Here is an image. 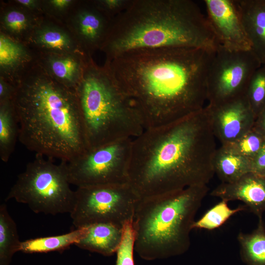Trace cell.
I'll list each match as a JSON object with an SVG mask.
<instances>
[{
  "label": "cell",
  "mask_w": 265,
  "mask_h": 265,
  "mask_svg": "<svg viewBox=\"0 0 265 265\" xmlns=\"http://www.w3.org/2000/svg\"><path fill=\"white\" fill-rule=\"evenodd\" d=\"M216 50L135 49L111 59L108 66L120 88L140 112L147 129L170 123L204 107L209 70Z\"/></svg>",
  "instance_id": "6da1fadb"
},
{
  "label": "cell",
  "mask_w": 265,
  "mask_h": 265,
  "mask_svg": "<svg viewBox=\"0 0 265 265\" xmlns=\"http://www.w3.org/2000/svg\"><path fill=\"white\" fill-rule=\"evenodd\" d=\"M208 106L132 139L129 184L140 199L209 183L217 150Z\"/></svg>",
  "instance_id": "7a4b0ae2"
},
{
  "label": "cell",
  "mask_w": 265,
  "mask_h": 265,
  "mask_svg": "<svg viewBox=\"0 0 265 265\" xmlns=\"http://www.w3.org/2000/svg\"><path fill=\"white\" fill-rule=\"evenodd\" d=\"M12 101L19 140L36 155L68 162L88 150L75 90L39 77L21 84Z\"/></svg>",
  "instance_id": "3957f363"
},
{
  "label": "cell",
  "mask_w": 265,
  "mask_h": 265,
  "mask_svg": "<svg viewBox=\"0 0 265 265\" xmlns=\"http://www.w3.org/2000/svg\"><path fill=\"white\" fill-rule=\"evenodd\" d=\"M219 46L199 7L190 0H132L112 21L104 47L110 59L139 49Z\"/></svg>",
  "instance_id": "277c9868"
},
{
  "label": "cell",
  "mask_w": 265,
  "mask_h": 265,
  "mask_svg": "<svg viewBox=\"0 0 265 265\" xmlns=\"http://www.w3.org/2000/svg\"><path fill=\"white\" fill-rule=\"evenodd\" d=\"M209 191L207 185L139 199L132 221L134 249L143 260L186 253L196 214Z\"/></svg>",
  "instance_id": "5b68a950"
},
{
  "label": "cell",
  "mask_w": 265,
  "mask_h": 265,
  "mask_svg": "<svg viewBox=\"0 0 265 265\" xmlns=\"http://www.w3.org/2000/svg\"><path fill=\"white\" fill-rule=\"evenodd\" d=\"M88 149L134 138L146 129L143 117L108 65L91 67L76 88Z\"/></svg>",
  "instance_id": "8992f818"
},
{
  "label": "cell",
  "mask_w": 265,
  "mask_h": 265,
  "mask_svg": "<svg viewBox=\"0 0 265 265\" xmlns=\"http://www.w3.org/2000/svg\"><path fill=\"white\" fill-rule=\"evenodd\" d=\"M70 185L66 161L57 164L36 155L18 175L5 200L26 204L36 213H70L75 200Z\"/></svg>",
  "instance_id": "52a82bcc"
},
{
  "label": "cell",
  "mask_w": 265,
  "mask_h": 265,
  "mask_svg": "<svg viewBox=\"0 0 265 265\" xmlns=\"http://www.w3.org/2000/svg\"><path fill=\"white\" fill-rule=\"evenodd\" d=\"M70 213L76 229L96 223L120 228L132 222L139 197L128 184L77 187Z\"/></svg>",
  "instance_id": "ba28073f"
},
{
  "label": "cell",
  "mask_w": 265,
  "mask_h": 265,
  "mask_svg": "<svg viewBox=\"0 0 265 265\" xmlns=\"http://www.w3.org/2000/svg\"><path fill=\"white\" fill-rule=\"evenodd\" d=\"M132 138L89 149L66 162L68 180L77 187L129 184Z\"/></svg>",
  "instance_id": "9c48e42d"
},
{
  "label": "cell",
  "mask_w": 265,
  "mask_h": 265,
  "mask_svg": "<svg viewBox=\"0 0 265 265\" xmlns=\"http://www.w3.org/2000/svg\"><path fill=\"white\" fill-rule=\"evenodd\" d=\"M262 64L250 50L231 51L219 46L207 78V100L216 106L246 94L250 80Z\"/></svg>",
  "instance_id": "30bf717a"
},
{
  "label": "cell",
  "mask_w": 265,
  "mask_h": 265,
  "mask_svg": "<svg viewBox=\"0 0 265 265\" xmlns=\"http://www.w3.org/2000/svg\"><path fill=\"white\" fill-rule=\"evenodd\" d=\"M207 19L220 46L231 51L250 50L236 0H205Z\"/></svg>",
  "instance_id": "8fae6325"
},
{
  "label": "cell",
  "mask_w": 265,
  "mask_h": 265,
  "mask_svg": "<svg viewBox=\"0 0 265 265\" xmlns=\"http://www.w3.org/2000/svg\"><path fill=\"white\" fill-rule=\"evenodd\" d=\"M209 108L214 135L222 144L239 138L252 128L256 116L246 94Z\"/></svg>",
  "instance_id": "7c38bea8"
},
{
  "label": "cell",
  "mask_w": 265,
  "mask_h": 265,
  "mask_svg": "<svg viewBox=\"0 0 265 265\" xmlns=\"http://www.w3.org/2000/svg\"><path fill=\"white\" fill-rule=\"evenodd\" d=\"M210 195L228 202L241 201L258 218L262 217L265 212V177L249 172L233 183H221Z\"/></svg>",
  "instance_id": "4fadbf2b"
},
{
  "label": "cell",
  "mask_w": 265,
  "mask_h": 265,
  "mask_svg": "<svg viewBox=\"0 0 265 265\" xmlns=\"http://www.w3.org/2000/svg\"><path fill=\"white\" fill-rule=\"evenodd\" d=\"M250 50L265 65V0H236Z\"/></svg>",
  "instance_id": "5bb4252c"
},
{
  "label": "cell",
  "mask_w": 265,
  "mask_h": 265,
  "mask_svg": "<svg viewBox=\"0 0 265 265\" xmlns=\"http://www.w3.org/2000/svg\"><path fill=\"white\" fill-rule=\"evenodd\" d=\"M83 227L84 233L75 245L104 256L116 253L122 240L123 228L105 223H96Z\"/></svg>",
  "instance_id": "9a60e30c"
},
{
  "label": "cell",
  "mask_w": 265,
  "mask_h": 265,
  "mask_svg": "<svg viewBox=\"0 0 265 265\" xmlns=\"http://www.w3.org/2000/svg\"><path fill=\"white\" fill-rule=\"evenodd\" d=\"M213 168L214 173L221 183H233L252 172V160L229 151L221 146L216 151Z\"/></svg>",
  "instance_id": "2e32d148"
},
{
  "label": "cell",
  "mask_w": 265,
  "mask_h": 265,
  "mask_svg": "<svg viewBox=\"0 0 265 265\" xmlns=\"http://www.w3.org/2000/svg\"><path fill=\"white\" fill-rule=\"evenodd\" d=\"M12 101L2 102L0 108V157L5 162L9 160L19 139V122Z\"/></svg>",
  "instance_id": "e0dca14e"
},
{
  "label": "cell",
  "mask_w": 265,
  "mask_h": 265,
  "mask_svg": "<svg viewBox=\"0 0 265 265\" xmlns=\"http://www.w3.org/2000/svg\"><path fill=\"white\" fill-rule=\"evenodd\" d=\"M237 239L241 260L246 265H265V226L262 217L259 218L253 231L239 232Z\"/></svg>",
  "instance_id": "ac0fdd59"
},
{
  "label": "cell",
  "mask_w": 265,
  "mask_h": 265,
  "mask_svg": "<svg viewBox=\"0 0 265 265\" xmlns=\"http://www.w3.org/2000/svg\"><path fill=\"white\" fill-rule=\"evenodd\" d=\"M84 227L77 228L63 235L40 237L21 241L19 251L25 253H44L59 251L75 244L82 237Z\"/></svg>",
  "instance_id": "d6986e66"
},
{
  "label": "cell",
  "mask_w": 265,
  "mask_h": 265,
  "mask_svg": "<svg viewBox=\"0 0 265 265\" xmlns=\"http://www.w3.org/2000/svg\"><path fill=\"white\" fill-rule=\"evenodd\" d=\"M19 240L16 223L5 204L0 206V265H9L14 253L19 251Z\"/></svg>",
  "instance_id": "ffe728a7"
},
{
  "label": "cell",
  "mask_w": 265,
  "mask_h": 265,
  "mask_svg": "<svg viewBox=\"0 0 265 265\" xmlns=\"http://www.w3.org/2000/svg\"><path fill=\"white\" fill-rule=\"evenodd\" d=\"M109 23L101 11L85 9L79 16V30L86 42L94 46L100 42L104 36H108L112 24L108 25Z\"/></svg>",
  "instance_id": "44dd1931"
},
{
  "label": "cell",
  "mask_w": 265,
  "mask_h": 265,
  "mask_svg": "<svg viewBox=\"0 0 265 265\" xmlns=\"http://www.w3.org/2000/svg\"><path fill=\"white\" fill-rule=\"evenodd\" d=\"M245 210L246 208L244 205L231 209L228 206L227 201L221 200L208 210L199 219L195 221L193 229H215L223 225L235 214Z\"/></svg>",
  "instance_id": "7402d4cb"
},
{
  "label": "cell",
  "mask_w": 265,
  "mask_h": 265,
  "mask_svg": "<svg viewBox=\"0 0 265 265\" xmlns=\"http://www.w3.org/2000/svg\"><path fill=\"white\" fill-rule=\"evenodd\" d=\"M265 143V137L253 127L238 139L221 146L252 160Z\"/></svg>",
  "instance_id": "603a6c76"
},
{
  "label": "cell",
  "mask_w": 265,
  "mask_h": 265,
  "mask_svg": "<svg viewBox=\"0 0 265 265\" xmlns=\"http://www.w3.org/2000/svg\"><path fill=\"white\" fill-rule=\"evenodd\" d=\"M246 96L256 118L265 107V65H262L253 74Z\"/></svg>",
  "instance_id": "cb8c5ba5"
},
{
  "label": "cell",
  "mask_w": 265,
  "mask_h": 265,
  "mask_svg": "<svg viewBox=\"0 0 265 265\" xmlns=\"http://www.w3.org/2000/svg\"><path fill=\"white\" fill-rule=\"evenodd\" d=\"M134 234L132 222H130L123 227L122 240L116 253L115 265H134Z\"/></svg>",
  "instance_id": "d4e9b609"
},
{
  "label": "cell",
  "mask_w": 265,
  "mask_h": 265,
  "mask_svg": "<svg viewBox=\"0 0 265 265\" xmlns=\"http://www.w3.org/2000/svg\"><path fill=\"white\" fill-rule=\"evenodd\" d=\"M51 66L57 78L70 83L74 82L79 71L78 63L73 59L68 57L53 60Z\"/></svg>",
  "instance_id": "484cf974"
},
{
  "label": "cell",
  "mask_w": 265,
  "mask_h": 265,
  "mask_svg": "<svg viewBox=\"0 0 265 265\" xmlns=\"http://www.w3.org/2000/svg\"><path fill=\"white\" fill-rule=\"evenodd\" d=\"M39 40L45 46L55 50H63L70 45L68 37L63 33L55 30L43 31L39 37Z\"/></svg>",
  "instance_id": "4316f807"
},
{
  "label": "cell",
  "mask_w": 265,
  "mask_h": 265,
  "mask_svg": "<svg viewBox=\"0 0 265 265\" xmlns=\"http://www.w3.org/2000/svg\"><path fill=\"white\" fill-rule=\"evenodd\" d=\"M21 53L20 47L7 38L0 37V64L7 66L14 63Z\"/></svg>",
  "instance_id": "83f0119b"
},
{
  "label": "cell",
  "mask_w": 265,
  "mask_h": 265,
  "mask_svg": "<svg viewBox=\"0 0 265 265\" xmlns=\"http://www.w3.org/2000/svg\"><path fill=\"white\" fill-rule=\"evenodd\" d=\"M132 0H103L98 2L99 10L106 13L107 16L115 18L123 13L130 5Z\"/></svg>",
  "instance_id": "f1b7e54d"
},
{
  "label": "cell",
  "mask_w": 265,
  "mask_h": 265,
  "mask_svg": "<svg viewBox=\"0 0 265 265\" xmlns=\"http://www.w3.org/2000/svg\"><path fill=\"white\" fill-rule=\"evenodd\" d=\"M4 22L8 28L17 32L25 28L27 20L23 13L13 10L7 13L4 18Z\"/></svg>",
  "instance_id": "f546056e"
},
{
  "label": "cell",
  "mask_w": 265,
  "mask_h": 265,
  "mask_svg": "<svg viewBox=\"0 0 265 265\" xmlns=\"http://www.w3.org/2000/svg\"><path fill=\"white\" fill-rule=\"evenodd\" d=\"M252 172L265 177V143L252 160Z\"/></svg>",
  "instance_id": "4dcf8cb0"
},
{
  "label": "cell",
  "mask_w": 265,
  "mask_h": 265,
  "mask_svg": "<svg viewBox=\"0 0 265 265\" xmlns=\"http://www.w3.org/2000/svg\"><path fill=\"white\" fill-rule=\"evenodd\" d=\"M253 127L265 137V107L257 116Z\"/></svg>",
  "instance_id": "1f68e13d"
},
{
  "label": "cell",
  "mask_w": 265,
  "mask_h": 265,
  "mask_svg": "<svg viewBox=\"0 0 265 265\" xmlns=\"http://www.w3.org/2000/svg\"><path fill=\"white\" fill-rule=\"evenodd\" d=\"M71 1L70 0H53L51 1V3L54 7L63 8L68 6Z\"/></svg>",
  "instance_id": "d6a6232c"
},
{
  "label": "cell",
  "mask_w": 265,
  "mask_h": 265,
  "mask_svg": "<svg viewBox=\"0 0 265 265\" xmlns=\"http://www.w3.org/2000/svg\"><path fill=\"white\" fill-rule=\"evenodd\" d=\"M18 2L27 6L32 5L34 1L32 0H18L17 1Z\"/></svg>",
  "instance_id": "836d02e7"
}]
</instances>
